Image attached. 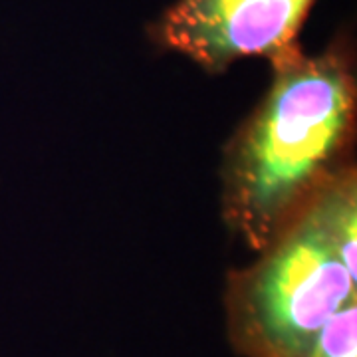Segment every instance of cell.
I'll return each mask as SVG.
<instances>
[{"label": "cell", "mask_w": 357, "mask_h": 357, "mask_svg": "<svg viewBox=\"0 0 357 357\" xmlns=\"http://www.w3.org/2000/svg\"><path fill=\"white\" fill-rule=\"evenodd\" d=\"M270 62V89L225 161V217L256 250L324 185L356 112L354 76L337 48L307 56L294 44Z\"/></svg>", "instance_id": "obj_1"}, {"label": "cell", "mask_w": 357, "mask_h": 357, "mask_svg": "<svg viewBox=\"0 0 357 357\" xmlns=\"http://www.w3.org/2000/svg\"><path fill=\"white\" fill-rule=\"evenodd\" d=\"M356 282L307 204L234 280L230 312L238 345L252 357H307L324 324L356 300Z\"/></svg>", "instance_id": "obj_2"}, {"label": "cell", "mask_w": 357, "mask_h": 357, "mask_svg": "<svg viewBox=\"0 0 357 357\" xmlns=\"http://www.w3.org/2000/svg\"><path fill=\"white\" fill-rule=\"evenodd\" d=\"M307 357H357L356 300L337 310L324 324Z\"/></svg>", "instance_id": "obj_5"}, {"label": "cell", "mask_w": 357, "mask_h": 357, "mask_svg": "<svg viewBox=\"0 0 357 357\" xmlns=\"http://www.w3.org/2000/svg\"><path fill=\"white\" fill-rule=\"evenodd\" d=\"M319 227L340 256L347 272L357 278L356 272V222L357 192L354 175H344L332 183H324L310 203Z\"/></svg>", "instance_id": "obj_4"}, {"label": "cell", "mask_w": 357, "mask_h": 357, "mask_svg": "<svg viewBox=\"0 0 357 357\" xmlns=\"http://www.w3.org/2000/svg\"><path fill=\"white\" fill-rule=\"evenodd\" d=\"M316 0H177L151 36L211 74L244 58L272 60L298 44Z\"/></svg>", "instance_id": "obj_3"}]
</instances>
